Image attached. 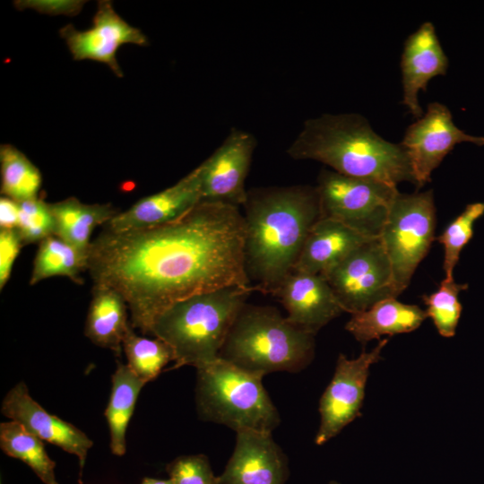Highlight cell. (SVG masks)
Returning <instances> with one entry per match:
<instances>
[{
    "mask_svg": "<svg viewBox=\"0 0 484 484\" xmlns=\"http://www.w3.org/2000/svg\"><path fill=\"white\" fill-rule=\"evenodd\" d=\"M141 484H175V483L170 478L168 480L144 478Z\"/></svg>",
    "mask_w": 484,
    "mask_h": 484,
    "instance_id": "35",
    "label": "cell"
},
{
    "mask_svg": "<svg viewBox=\"0 0 484 484\" xmlns=\"http://www.w3.org/2000/svg\"><path fill=\"white\" fill-rule=\"evenodd\" d=\"M56 236L77 249L88 260L94 229L107 224L117 212L110 203H83L76 197L51 203Z\"/></svg>",
    "mask_w": 484,
    "mask_h": 484,
    "instance_id": "22",
    "label": "cell"
},
{
    "mask_svg": "<svg viewBox=\"0 0 484 484\" xmlns=\"http://www.w3.org/2000/svg\"><path fill=\"white\" fill-rule=\"evenodd\" d=\"M166 471L175 484H216V477L204 454L177 457L167 465Z\"/></svg>",
    "mask_w": 484,
    "mask_h": 484,
    "instance_id": "31",
    "label": "cell"
},
{
    "mask_svg": "<svg viewBox=\"0 0 484 484\" xmlns=\"http://www.w3.org/2000/svg\"><path fill=\"white\" fill-rule=\"evenodd\" d=\"M144 383L126 365L117 362L111 377V391L105 410L111 453L122 456L126 452V429Z\"/></svg>",
    "mask_w": 484,
    "mask_h": 484,
    "instance_id": "23",
    "label": "cell"
},
{
    "mask_svg": "<svg viewBox=\"0 0 484 484\" xmlns=\"http://www.w3.org/2000/svg\"><path fill=\"white\" fill-rule=\"evenodd\" d=\"M18 222V202L2 195L0 199V229H17Z\"/></svg>",
    "mask_w": 484,
    "mask_h": 484,
    "instance_id": "34",
    "label": "cell"
},
{
    "mask_svg": "<svg viewBox=\"0 0 484 484\" xmlns=\"http://www.w3.org/2000/svg\"><path fill=\"white\" fill-rule=\"evenodd\" d=\"M0 447L6 455L27 464L44 484H58L56 462L48 454L43 441L21 423L11 420L0 424Z\"/></svg>",
    "mask_w": 484,
    "mask_h": 484,
    "instance_id": "24",
    "label": "cell"
},
{
    "mask_svg": "<svg viewBox=\"0 0 484 484\" xmlns=\"http://www.w3.org/2000/svg\"><path fill=\"white\" fill-rule=\"evenodd\" d=\"M1 412L21 423L42 441L76 455L83 467L92 440L73 424L48 412L30 395L25 383L15 385L3 399Z\"/></svg>",
    "mask_w": 484,
    "mask_h": 484,
    "instance_id": "17",
    "label": "cell"
},
{
    "mask_svg": "<svg viewBox=\"0 0 484 484\" xmlns=\"http://www.w3.org/2000/svg\"><path fill=\"white\" fill-rule=\"evenodd\" d=\"M388 341L380 340L372 350H363L355 359L339 355L333 376L319 402L316 445H324L336 436L359 415L370 367L380 360Z\"/></svg>",
    "mask_w": 484,
    "mask_h": 484,
    "instance_id": "10",
    "label": "cell"
},
{
    "mask_svg": "<svg viewBox=\"0 0 484 484\" xmlns=\"http://www.w3.org/2000/svg\"><path fill=\"white\" fill-rule=\"evenodd\" d=\"M314 353V334L290 324L272 307L246 304L219 359L264 376L280 371L299 372L310 364Z\"/></svg>",
    "mask_w": 484,
    "mask_h": 484,
    "instance_id": "5",
    "label": "cell"
},
{
    "mask_svg": "<svg viewBox=\"0 0 484 484\" xmlns=\"http://www.w3.org/2000/svg\"><path fill=\"white\" fill-rule=\"evenodd\" d=\"M484 214V202L468 204L445 229L435 239L444 246L443 269L445 278H453L460 254L473 236V226Z\"/></svg>",
    "mask_w": 484,
    "mask_h": 484,
    "instance_id": "29",
    "label": "cell"
},
{
    "mask_svg": "<svg viewBox=\"0 0 484 484\" xmlns=\"http://www.w3.org/2000/svg\"><path fill=\"white\" fill-rule=\"evenodd\" d=\"M19 230L23 245L40 243L56 235V221L49 203L40 198L18 202Z\"/></svg>",
    "mask_w": 484,
    "mask_h": 484,
    "instance_id": "30",
    "label": "cell"
},
{
    "mask_svg": "<svg viewBox=\"0 0 484 484\" xmlns=\"http://www.w3.org/2000/svg\"><path fill=\"white\" fill-rule=\"evenodd\" d=\"M23 246L17 229H0V290L9 280L13 263Z\"/></svg>",
    "mask_w": 484,
    "mask_h": 484,
    "instance_id": "32",
    "label": "cell"
},
{
    "mask_svg": "<svg viewBox=\"0 0 484 484\" xmlns=\"http://www.w3.org/2000/svg\"><path fill=\"white\" fill-rule=\"evenodd\" d=\"M467 289V283H456L454 277H445L437 290L422 297L427 306L426 314L432 319L441 336L449 338L455 334L462 313L458 296Z\"/></svg>",
    "mask_w": 484,
    "mask_h": 484,
    "instance_id": "28",
    "label": "cell"
},
{
    "mask_svg": "<svg viewBox=\"0 0 484 484\" xmlns=\"http://www.w3.org/2000/svg\"><path fill=\"white\" fill-rule=\"evenodd\" d=\"M255 286H230L177 301L154 320L150 334L173 350L172 370L196 368L219 359L229 330Z\"/></svg>",
    "mask_w": 484,
    "mask_h": 484,
    "instance_id": "4",
    "label": "cell"
},
{
    "mask_svg": "<svg viewBox=\"0 0 484 484\" xmlns=\"http://www.w3.org/2000/svg\"><path fill=\"white\" fill-rule=\"evenodd\" d=\"M368 239L339 221L319 218L307 237L293 271L322 274Z\"/></svg>",
    "mask_w": 484,
    "mask_h": 484,
    "instance_id": "19",
    "label": "cell"
},
{
    "mask_svg": "<svg viewBox=\"0 0 484 484\" xmlns=\"http://www.w3.org/2000/svg\"><path fill=\"white\" fill-rule=\"evenodd\" d=\"M245 265L257 291L273 295L293 271L307 237L320 218L315 186L295 185L247 191Z\"/></svg>",
    "mask_w": 484,
    "mask_h": 484,
    "instance_id": "2",
    "label": "cell"
},
{
    "mask_svg": "<svg viewBox=\"0 0 484 484\" xmlns=\"http://www.w3.org/2000/svg\"><path fill=\"white\" fill-rule=\"evenodd\" d=\"M427 317L426 311L419 307L390 298L362 312L352 314L345 329L357 341L367 343L383 335L412 332L419 328Z\"/></svg>",
    "mask_w": 484,
    "mask_h": 484,
    "instance_id": "20",
    "label": "cell"
},
{
    "mask_svg": "<svg viewBox=\"0 0 484 484\" xmlns=\"http://www.w3.org/2000/svg\"><path fill=\"white\" fill-rule=\"evenodd\" d=\"M236 445L216 484H285L288 459L272 433L255 430L236 432Z\"/></svg>",
    "mask_w": 484,
    "mask_h": 484,
    "instance_id": "14",
    "label": "cell"
},
{
    "mask_svg": "<svg viewBox=\"0 0 484 484\" xmlns=\"http://www.w3.org/2000/svg\"><path fill=\"white\" fill-rule=\"evenodd\" d=\"M460 143L484 145V136L466 134L455 125L446 106L429 103L427 112L407 128L400 143L408 156L414 185L420 188L429 182L433 170Z\"/></svg>",
    "mask_w": 484,
    "mask_h": 484,
    "instance_id": "11",
    "label": "cell"
},
{
    "mask_svg": "<svg viewBox=\"0 0 484 484\" xmlns=\"http://www.w3.org/2000/svg\"><path fill=\"white\" fill-rule=\"evenodd\" d=\"M329 484H340V483L335 480H332Z\"/></svg>",
    "mask_w": 484,
    "mask_h": 484,
    "instance_id": "36",
    "label": "cell"
},
{
    "mask_svg": "<svg viewBox=\"0 0 484 484\" xmlns=\"http://www.w3.org/2000/svg\"><path fill=\"white\" fill-rule=\"evenodd\" d=\"M436 207L432 190L398 193L379 236L390 260L395 289L400 295L410 284L435 238Z\"/></svg>",
    "mask_w": 484,
    "mask_h": 484,
    "instance_id": "7",
    "label": "cell"
},
{
    "mask_svg": "<svg viewBox=\"0 0 484 484\" xmlns=\"http://www.w3.org/2000/svg\"><path fill=\"white\" fill-rule=\"evenodd\" d=\"M128 310L125 300L117 291L93 285L85 336L95 345L111 350L119 357L125 334L131 325Z\"/></svg>",
    "mask_w": 484,
    "mask_h": 484,
    "instance_id": "21",
    "label": "cell"
},
{
    "mask_svg": "<svg viewBox=\"0 0 484 484\" xmlns=\"http://www.w3.org/2000/svg\"><path fill=\"white\" fill-rule=\"evenodd\" d=\"M203 200L200 165L173 186L143 197L105 226L114 232L149 229L174 221Z\"/></svg>",
    "mask_w": 484,
    "mask_h": 484,
    "instance_id": "15",
    "label": "cell"
},
{
    "mask_svg": "<svg viewBox=\"0 0 484 484\" xmlns=\"http://www.w3.org/2000/svg\"><path fill=\"white\" fill-rule=\"evenodd\" d=\"M245 219L239 207L201 201L179 219L149 229H105L91 241L87 270L95 286L117 291L131 324L150 334L174 303L230 287H249Z\"/></svg>",
    "mask_w": 484,
    "mask_h": 484,
    "instance_id": "1",
    "label": "cell"
},
{
    "mask_svg": "<svg viewBox=\"0 0 484 484\" xmlns=\"http://www.w3.org/2000/svg\"><path fill=\"white\" fill-rule=\"evenodd\" d=\"M88 260L77 249L53 235L39 244L36 253L30 284L36 283L54 276H64L81 284V273L87 270Z\"/></svg>",
    "mask_w": 484,
    "mask_h": 484,
    "instance_id": "25",
    "label": "cell"
},
{
    "mask_svg": "<svg viewBox=\"0 0 484 484\" xmlns=\"http://www.w3.org/2000/svg\"><path fill=\"white\" fill-rule=\"evenodd\" d=\"M287 311L286 319L314 335L344 312L327 281L320 274L291 272L272 295Z\"/></svg>",
    "mask_w": 484,
    "mask_h": 484,
    "instance_id": "16",
    "label": "cell"
},
{
    "mask_svg": "<svg viewBox=\"0 0 484 484\" xmlns=\"http://www.w3.org/2000/svg\"><path fill=\"white\" fill-rule=\"evenodd\" d=\"M134 329L132 324L127 329L122 350L126 365L141 380L148 383L154 380L166 365L175 360L174 352L164 341L138 335Z\"/></svg>",
    "mask_w": 484,
    "mask_h": 484,
    "instance_id": "27",
    "label": "cell"
},
{
    "mask_svg": "<svg viewBox=\"0 0 484 484\" xmlns=\"http://www.w3.org/2000/svg\"><path fill=\"white\" fill-rule=\"evenodd\" d=\"M322 275L344 312L356 314L399 296L390 260L379 238L367 240Z\"/></svg>",
    "mask_w": 484,
    "mask_h": 484,
    "instance_id": "9",
    "label": "cell"
},
{
    "mask_svg": "<svg viewBox=\"0 0 484 484\" xmlns=\"http://www.w3.org/2000/svg\"><path fill=\"white\" fill-rule=\"evenodd\" d=\"M287 153L294 160L322 162L348 177L393 186L403 181L415 184L402 146L379 136L356 113L323 114L306 120Z\"/></svg>",
    "mask_w": 484,
    "mask_h": 484,
    "instance_id": "3",
    "label": "cell"
},
{
    "mask_svg": "<svg viewBox=\"0 0 484 484\" xmlns=\"http://www.w3.org/2000/svg\"><path fill=\"white\" fill-rule=\"evenodd\" d=\"M15 3L16 7L21 10L30 8L37 12L51 15H75L82 10L85 2L70 0H30L17 1Z\"/></svg>",
    "mask_w": 484,
    "mask_h": 484,
    "instance_id": "33",
    "label": "cell"
},
{
    "mask_svg": "<svg viewBox=\"0 0 484 484\" xmlns=\"http://www.w3.org/2000/svg\"><path fill=\"white\" fill-rule=\"evenodd\" d=\"M256 139L248 132L232 128L220 147L203 163V200L244 206L245 186Z\"/></svg>",
    "mask_w": 484,
    "mask_h": 484,
    "instance_id": "12",
    "label": "cell"
},
{
    "mask_svg": "<svg viewBox=\"0 0 484 484\" xmlns=\"http://www.w3.org/2000/svg\"><path fill=\"white\" fill-rule=\"evenodd\" d=\"M60 35L74 60H92L106 64L118 77L123 76L116 57L118 48L124 44H148L146 36L123 20L108 0L98 2L90 29L78 30L68 24L60 30Z\"/></svg>",
    "mask_w": 484,
    "mask_h": 484,
    "instance_id": "13",
    "label": "cell"
},
{
    "mask_svg": "<svg viewBox=\"0 0 484 484\" xmlns=\"http://www.w3.org/2000/svg\"><path fill=\"white\" fill-rule=\"evenodd\" d=\"M448 58L430 22L422 23L404 43L401 60L403 88L402 104L417 119L423 116L418 100L419 91H426L428 82L445 75Z\"/></svg>",
    "mask_w": 484,
    "mask_h": 484,
    "instance_id": "18",
    "label": "cell"
},
{
    "mask_svg": "<svg viewBox=\"0 0 484 484\" xmlns=\"http://www.w3.org/2000/svg\"><path fill=\"white\" fill-rule=\"evenodd\" d=\"M320 218L339 221L367 238H379L397 186L323 169L315 186Z\"/></svg>",
    "mask_w": 484,
    "mask_h": 484,
    "instance_id": "8",
    "label": "cell"
},
{
    "mask_svg": "<svg viewBox=\"0 0 484 484\" xmlns=\"http://www.w3.org/2000/svg\"><path fill=\"white\" fill-rule=\"evenodd\" d=\"M1 194L16 202L38 198L42 184L39 169L11 144L0 148Z\"/></svg>",
    "mask_w": 484,
    "mask_h": 484,
    "instance_id": "26",
    "label": "cell"
},
{
    "mask_svg": "<svg viewBox=\"0 0 484 484\" xmlns=\"http://www.w3.org/2000/svg\"><path fill=\"white\" fill-rule=\"evenodd\" d=\"M197 369L195 400L199 417L236 432L272 433L279 412L266 392L263 376L218 359Z\"/></svg>",
    "mask_w": 484,
    "mask_h": 484,
    "instance_id": "6",
    "label": "cell"
}]
</instances>
